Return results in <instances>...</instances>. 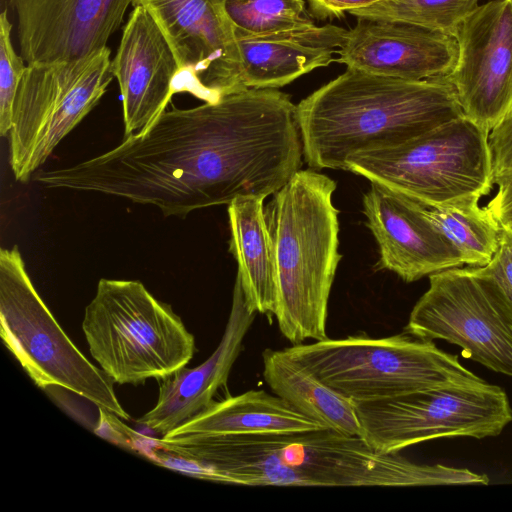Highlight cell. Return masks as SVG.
Instances as JSON below:
<instances>
[{
    "label": "cell",
    "mask_w": 512,
    "mask_h": 512,
    "mask_svg": "<svg viewBox=\"0 0 512 512\" xmlns=\"http://www.w3.org/2000/svg\"><path fill=\"white\" fill-rule=\"evenodd\" d=\"M448 75L464 117L490 133L512 116V0H487L459 25Z\"/></svg>",
    "instance_id": "13"
},
{
    "label": "cell",
    "mask_w": 512,
    "mask_h": 512,
    "mask_svg": "<svg viewBox=\"0 0 512 512\" xmlns=\"http://www.w3.org/2000/svg\"><path fill=\"white\" fill-rule=\"evenodd\" d=\"M106 46L72 62L28 64L9 131V164L27 182L59 143L96 107L114 78Z\"/></svg>",
    "instance_id": "9"
},
{
    "label": "cell",
    "mask_w": 512,
    "mask_h": 512,
    "mask_svg": "<svg viewBox=\"0 0 512 512\" xmlns=\"http://www.w3.org/2000/svg\"><path fill=\"white\" fill-rule=\"evenodd\" d=\"M165 468L248 486H429L471 484L475 473L418 464L332 429L162 442Z\"/></svg>",
    "instance_id": "2"
},
{
    "label": "cell",
    "mask_w": 512,
    "mask_h": 512,
    "mask_svg": "<svg viewBox=\"0 0 512 512\" xmlns=\"http://www.w3.org/2000/svg\"><path fill=\"white\" fill-rule=\"evenodd\" d=\"M491 152L493 183L512 180V116L493 128L488 136Z\"/></svg>",
    "instance_id": "27"
},
{
    "label": "cell",
    "mask_w": 512,
    "mask_h": 512,
    "mask_svg": "<svg viewBox=\"0 0 512 512\" xmlns=\"http://www.w3.org/2000/svg\"><path fill=\"white\" fill-rule=\"evenodd\" d=\"M489 132L461 116L403 144L361 152L346 170L417 201H478L493 186Z\"/></svg>",
    "instance_id": "7"
},
{
    "label": "cell",
    "mask_w": 512,
    "mask_h": 512,
    "mask_svg": "<svg viewBox=\"0 0 512 512\" xmlns=\"http://www.w3.org/2000/svg\"><path fill=\"white\" fill-rule=\"evenodd\" d=\"M262 360L263 378L275 395L328 429L361 437L353 402L321 382L283 349H265Z\"/></svg>",
    "instance_id": "22"
},
{
    "label": "cell",
    "mask_w": 512,
    "mask_h": 512,
    "mask_svg": "<svg viewBox=\"0 0 512 512\" xmlns=\"http://www.w3.org/2000/svg\"><path fill=\"white\" fill-rule=\"evenodd\" d=\"M256 314L249 306L240 281L236 278L231 310L217 348L199 366L191 369L183 367L158 380L159 390L155 406L136 422L163 437L205 409L213 401L217 391L226 385Z\"/></svg>",
    "instance_id": "18"
},
{
    "label": "cell",
    "mask_w": 512,
    "mask_h": 512,
    "mask_svg": "<svg viewBox=\"0 0 512 512\" xmlns=\"http://www.w3.org/2000/svg\"><path fill=\"white\" fill-rule=\"evenodd\" d=\"M363 213L378 244L377 269L394 272L409 283L464 265L459 252L414 199L370 182L363 196Z\"/></svg>",
    "instance_id": "15"
},
{
    "label": "cell",
    "mask_w": 512,
    "mask_h": 512,
    "mask_svg": "<svg viewBox=\"0 0 512 512\" xmlns=\"http://www.w3.org/2000/svg\"><path fill=\"white\" fill-rule=\"evenodd\" d=\"M154 19L177 60V93L204 102L243 90L241 57L223 0H133Z\"/></svg>",
    "instance_id": "12"
},
{
    "label": "cell",
    "mask_w": 512,
    "mask_h": 512,
    "mask_svg": "<svg viewBox=\"0 0 512 512\" xmlns=\"http://www.w3.org/2000/svg\"><path fill=\"white\" fill-rule=\"evenodd\" d=\"M321 382L354 404L451 384L481 382L457 355L433 341L403 334L324 339L283 349Z\"/></svg>",
    "instance_id": "6"
},
{
    "label": "cell",
    "mask_w": 512,
    "mask_h": 512,
    "mask_svg": "<svg viewBox=\"0 0 512 512\" xmlns=\"http://www.w3.org/2000/svg\"><path fill=\"white\" fill-rule=\"evenodd\" d=\"M12 24L8 9L0 15V135L6 137L12 125L16 95L27 63L18 55L11 40Z\"/></svg>",
    "instance_id": "26"
},
{
    "label": "cell",
    "mask_w": 512,
    "mask_h": 512,
    "mask_svg": "<svg viewBox=\"0 0 512 512\" xmlns=\"http://www.w3.org/2000/svg\"><path fill=\"white\" fill-rule=\"evenodd\" d=\"M498 222L500 223L501 228L512 237V215L506 216L498 220Z\"/></svg>",
    "instance_id": "32"
},
{
    "label": "cell",
    "mask_w": 512,
    "mask_h": 512,
    "mask_svg": "<svg viewBox=\"0 0 512 512\" xmlns=\"http://www.w3.org/2000/svg\"><path fill=\"white\" fill-rule=\"evenodd\" d=\"M296 105L278 89H245L165 110L142 131L77 164L42 170L54 189L94 192L185 217L241 196L266 198L302 167Z\"/></svg>",
    "instance_id": "1"
},
{
    "label": "cell",
    "mask_w": 512,
    "mask_h": 512,
    "mask_svg": "<svg viewBox=\"0 0 512 512\" xmlns=\"http://www.w3.org/2000/svg\"><path fill=\"white\" fill-rule=\"evenodd\" d=\"M481 272L492 276L512 299V237L501 228L498 247Z\"/></svg>",
    "instance_id": "28"
},
{
    "label": "cell",
    "mask_w": 512,
    "mask_h": 512,
    "mask_svg": "<svg viewBox=\"0 0 512 512\" xmlns=\"http://www.w3.org/2000/svg\"><path fill=\"white\" fill-rule=\"evenodd\" d=\"M236 37L259 36L315 25L303 0H223Z\"/></svg>",
    "instance_id": "25"
},
{
    "label": "cell",
    "mask_w": 512,
    "mask_h": 512,
    "mask_svg": "<svg viewBox=\"0 0 512 512\" xmlns=\"http://www.w3.org/2000/svg\"><path fill=\"white\" fill-rule=\"evenodd\" d=\"M0 334L38 387L64 388L129 418L113 380L75 346L38 294L16 245L0 251Z\"/></svg>",
    "instance_id": "8"
},
{
    "label": "cell",
    "mask_w": 512,
    "mask_h": 512,
    "mask_svg": "<svg viewBox=\"0 0 512 512\" xmlns=\"http://www.w3.org/2000/svg\"><path fill=\"white\" fill-rule=\"evenodd\" d=\"M479 0H384L352 11L356 18L407 23L454 36Z\"/></svg>",
    "instance_id": "24"
},
{
    "label": "cell",
    "mask_w": 512,
    "mask_h": 512,
    "mask_svg": "<svg viewBox=\"0 0 512 512\" xmlns=\"http://www.w3.org/2000/svg\"><path fill=\"white\" fill-rule=\"evenodd\" d=\"M335 189L336 182L318 170H299L264 207L277 290L274 316L293 345L328 338V301L342 257Z\"/></svg>",
    "instance_id": "4"
},
{
    "label": "cell",
    "mask_w": 512,
    "mask_h": 512,
    "mask_svg": "<svg viewBox=\"0 0 512 512\" xmlns=\"http://www.w3.org/2000/svg\"><path fill=\"white\" fill-rule=\"evenodd\" d=\"M404 333L445 340L459 346L463 357L512 377V299L477 267L431 274Z\"/></svg>",
    "instance_id": "11"
},
{
    "label": "cell",
    "mask_w": 512,
    "mask_h": 512,
    "mask_svg": "<svg viewBox=\"0 0 512 512\" xmlns=\"http://www.w3.org/2000/svg\"><path fill=\"white\" fill-rule=\"evenodd\" d=\"M111 70L122 99L124 137L151 125L177 94V60L162 31L141 6H133Z\"/></svg>",
    "instance_id": "16"
},
{
    "label": "cell",
    "mask_w": 512,
    "mask_h": 512,
    "mask_svg": "<svg viewBox=\"0 0 512 512\" xmlns=\"http://www.w3.org/2000/svg\"><path fill=\"white\" fill-rule=\"evenodd\" d=\"M348 30L326 24L259 36L237 37L245 89H278L335 61Z\"/></svg>",
    "instance_id": "19"
},
{
    "label": "cell",
    "mask_w": 512,
    "mask_h": 512,
    "mask_svg": "<svg viewBox=\"0 0 512 512\" xmlns=\"http://www.w3.org/2000/svg\"><path fill=\"white\" fill-rule=\"evenodd\" d=\"M347 68L405 80L448 76L458 57L456 38L423 27L357 18L337 52Z\"/></svg>",
    "instance_id": "17"
},
{
    "label": "cell",
    "mask_w": 512,
    "mask_h": 512,
    "mask_svg": "<svg viewBox=\"0 0 512 512\" xmlns=\"http://www.w3.org/2000/svg\"><path fill=\"white\" fill-rule=\"evenodd\" d=\"M311 169L346 170L358 153L394 147L463 115L448 76L405 80L346 71L296 105Z\"/></svg>",
    "instance_id": "3"
},
{
    "label": "cell",
    "mask_w": 512,
    "mask_h": 512,
    "mask_svg": "<svg viewBox=\"0 0 512 512\" xmlns=\"http://www.w3.org/2000/svg\"><path fill=\"white\" fill-rule=\"evenodd\" d=\"M355 408L361 438L384 453L445 437H494L512 421L506 392L484 380L360 402Z\"/></svg>",
    "instance_id": "10"
},
{
    "label": "cell",
    "mask_w": 512,
    "mask_h": 512,
    "mask_svg": "<svg viewBox=\"0 0 512 512\" xmlns=\"http://www.w3.org/2000/svg\"><path fill=\"white\" fill-rule=\"evenodd\" d=\"M312 13L319 19L338 18L346 12L370 7L384 0H307Z\"/></svg>",
    "instance_id": "30"
},
{
    "label": "cell",
    "mask_w": 512,
    "mask_h": 512,
    "mask_svg": "<svg viewBox=\"0 0 512 512\" xmlns=\"http://www.w3.org/2000/svg\"><path fill=\"white\" fill-rule=\"evenodd\" d=\"M328 429L304 416L285 400L265 390H249L205 409L161 437L164 441L192 438L295 433Z\"/></svg>",
    "instance_id": "20"
},
{
    "label": "cell",
    "mask_w": 512,
    "mask_h": 512,
    "mask_svg": "<svg viewBox=\"0 0 512 512\" xmlns=\"http://www.w3.org/2000/svg\"><path fill=\"white\" fill-rule=\"evenodd\" d=\"M133 0H10L28 64L72 62L107 46Z\"/></svg>",
    "instance_id": "14"
},
{
    "label": "cell",
    "mask_w": 512,
    "mask_h": 512,
    "mask_svg": "<svg viewBox=\"0 0 512 512\" xmlns=\"http://www.w3.org/2000/svg\"><path fill=\"white\" fill-rule=\"evenodd\" d=\"M82 329L93 359L120 385L164 379L193 358L195 338L138 280L100 279Z\"/></svg>",
    "instance_id": "5"
},
{
    "label": "cell",
    "mask_w": 512,
    "mask_h": 512,
    "mask_svg": "<svg viewBox=\"0 0 512 512\" xmlns=\"http://www.w3.org/2000/svg\"><path fill=\"white\" fill-rule=\"evenodd\" d=\"M263 202L262 197L241 196L228 205L229 251L237 261L236 278L249 306L257 313L274 315L277 290Z\"/></svg>",
    "instance_id": "21"
},
{
    "label": "cell",
    "mask_w": 512,
    "mask_h": 512,
    "mask_svg": "<svg viewBox=\"0 0 512 512\" xmlns=\"http://www.w3.org/2000/svg\"><path fill=\"white\" fill-rule=\"evenodd\" d=\"M496 195L489 201L486 207L493 216L500 220L512 215V180L498 185Z\"/></svg>",
    "instance_id": "31"
},
{
    "label": "cell",
    "mask_w": 512,
    "mask_h": 512,
    "mask_svg": "<svg viewBox=\"0 0 512 512\" xmlns=\"http://www.w3.org/2000/svg\"><path fill=\"white\" fill-rule=\"evenodd\" d=\"M415 201L459 252L464 265L488 264L498 247L501 226L486 206L481 207L478 201L441 206Z\"/></svg>",
    "instance_id": "23"
},
{
    "label": "cell",
    "mask_w": 512,
    "mask_h": 512,
    "mask_svg": "<svg viewBox=\"0 0 512 512\" xmlns=\"http://www.w3.org/2000/svg\"><path fill=\"white\" fill-rule=\"evenodd\" d=\"M97 408L99 416L94 433L118 446L134 449L138 438L135 431L123 424L116 414L102 407Z\"/></svg>",
    "instance_id": "29"
}]
</instances>
